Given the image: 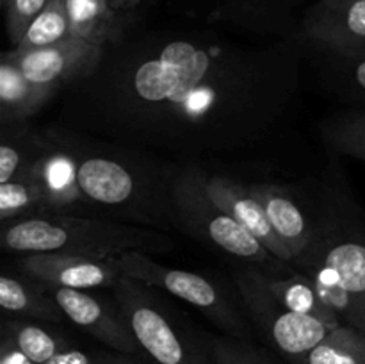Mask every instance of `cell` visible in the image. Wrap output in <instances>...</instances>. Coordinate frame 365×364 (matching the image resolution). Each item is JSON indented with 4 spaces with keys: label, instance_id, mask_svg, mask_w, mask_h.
Here are the masks:
<instances>
[{
    "label": "cell",
    "instance_id": "30",
    "mask_svg": "<svg viewBox=\"0 0 365 364\" xmlns=\"http://www.w3.org/2000/svg\"><path fill=\"white\" fill-rule=\"evenodd\" d=\"M46 364H96V363L93 360L91 355H88V353L81 352V350H77L71 346V348L64 350L63 353L56 355L52 360H48Z\"/></svg>",
    "mask_w": 365,
    "mask_h": 364
},
{
    "label": "cell",
    "instance_id": "21",
    "mask_svg": "<svg viewBox=\"0 0 365 364\" xmlns=\"http://www.w3.org/2000/svg\"><path fill=\"white\" fill-rule=\"evenodd\" d=\"M324 143L342 156L365 161V109H344L323 120Z\"/></svg>",
    "mask_w": 365,
    "mask_h": 364
},
{
    "label": "cell",
    "instance_id": "16",
    "mask_svg": "<svg viewBox=\"0 0 365 364\" xmlns=\"http://www.w3.org/2000/svg\"><path fill=\"white\" fill-rule=\"evenodd\" d=\"M75 38L100 46L123 41L134 24V14L118 11L107 0H66Z\"/></svg>",
    "mask_w": 365,
    "mask_h": 364
},
{
    "label": "cell",
    "instance_id": "7",
    "mask_svg": "<svg viewBox=\"0 0 365 364\" xmlns=\"http://www.w3.org/2000/svg\"><path fill=\"white\" fill-rule=\"evenodd\" d=\"M116 263L123 277L134 278L159 291L177 296L189 305L202 310L225 334L248 339V327L245 325V318L216 282L192 271L164 266V264L155 263L152 256L139 250L116 257Z\"/></svg>",
    "mask_w": 365,
    "mask_h": 364
},
{
    "label": "cell",
    "instance_id": "25",
    "mask_svg": "<svg viewBox=\"0 0 365 364\" xmlns=\"http://www.w3.org/2000/svg\"><path fill=\"white\" fill-rule=\"evenodd\" d=\"M46 213L45 196L29 175L0 184V220L2 223L18 218Z\"/></svg>",
    "mask_w": 365,
    "mask_h": 364
},
{
    "label": "cell",
    "instance_id": "28",
    "mask_svg": "<svg viewBox=\"0 0 365 364\" xmlns=\"http://www.w3.org/2000/svg\"><path fill=\"white\" fill-rule=\"evenodd\" d=\"M50 0H0L6 11L7 36L11 45L18 46L32 21L48 6Z\"/></svg>",
    "mask_w": 365,
    "mask_h": 364
},
{
    "label": "cell",
    "instance_id": "14",
    "mask_svg": "<svg viewBox=\"0 0 365 364\" xmlns=\"http://www.w3.org/2000/svg\"><path fill=\"white\" fill-rule=\"evenodd\" d=\"M205 189L210 198L223 207L239 225L262 243L277 259L292 264V253L277 234L260 200L253 195L250 184L232 181L221 175H205Z\"/></svg>",
    "mask_w": 365,
    "mask_h": 364
},
{
    "label": "cell",
    "instance_id": "9",
    "mask_svg": "<svg viewBox=\"0 0 365 364\" xmlns=\"http://www.w3.org/2000/svg\"><path fill=\"white\" fill-rule=\"evenodd\" d=\"M103 52V46L81 38H70L31 52L11 50L6 56L32 84L56 96L66 86L89 77L102 63Z\"/></svg>",
    "mask_w": 365,
    "mask_h": 364
},
{
    "label": "cell",
    "instance_id": "26",
    "mask_svg": "<svg viewBox=\"0 0 365 364\" xmlns=\"http://www.w3.org/2000/svg\"><path fill=\"white\" fill-rule=\"evenodd\" d=\"M328 82L341 89L342 95L353 96L365 103V56H337L327 52Z\"/></svg>",
    "mask_w": 365,
    "mask_h": 364
},
{
    "label": "cell",
    "instance_id": "8",
    "mask_svg": "<svg viewBox=\"0 0 365 364\" xmlns=\"http://www.w3.org/2000/svg\"><path fill=\"white\" fill-rule=\"evenodd\" d=\"M234 280L250 318L273 348L287 359L289 364H307L310 352L331 330L330 325L282 305L257 280L252 268H241L235 271Z\"/></svg>",
    "mask_w": 365,
    "mask_h": 364
},
{
    "label": "cell",
    "instance_id": "1",
    "mask_svg": "<svg viewBox=\"0 0 365 364\" xmlns=\"http://www.w3.org/2000/svg\"><path fill=\"white\" fill-rule=\"evenodd\" d=\"M57 96L71 132L195 164L257 153L285 132L302 96V56L285 41L127 36Z\"/></svg>",
    "mask_w": 365,
    "mask_h": 364
},
{
    "label": "cell",
    "instance_id": "11",
    "mask_svg": "<svg viewBox=\"0 0 365 364\" xmlns=\"http://www.w3.org/2000/svg\"><path fill=\"white\" fill-rule=\"evenodd\" d=\"M46 288L71 323L88 332L96 341L109 346L110 350L145 359L141 346L135 341L113 296L102 298L95 293L82 291V289L56 288V285H46Z\"/></svg>",
    "mask_w": 365,
    "mask_h": 364
},
{
    "label": "cell",
    "instance_id": "31",
    "mask_svg": "<svg viewBox=\"0 0 365 364\" xmlns=\"http://www.w3.org/2000/svg\"><path fill=\"white\" fill-rule=\"evenodd\" d=\"M107 2H109L113 7H116L118 11H123V13L138 16L139 7H141L146 0H107Z\"/></svg>",
    "mask_w": 365,
    "mask_h": 364
},
{
    "label": "cell",
    "instance_id": "12",
    "mask_svg": "<svg viewBox=\"0 0 365 364\" xmlns=\"http://www.w3.org/2000/svg\"><path fill=\"white\" fill-rule=\"evenodd\" d=\"M299 32L327 52L365 56V0H316Z\"/></svg>",
    "mask_w": 365,
    "mask_h": 364
},
{
    "label": "cell",
    "instance_id": "13",
    "mask_svg": "<svg viewBox=\"0 0 365 364\" xmlns=\"http://www.w3.org/2000/svg\"><path fill=\"white\" fill-rule=\"evenodd\" d=\"M20 273L34 278L45 285L91 291L113 289L123 278L114 259L66 256V253H31L18 259Z\"/></svg>",
    "mask_w": 365,
    "mask_h": 364
},
{
    "label": "cell",
    "instance_id": "2",
    "mask_svg": "<svg viewBox=\"0 0 365 364\" xmlns=\"http://www.w3.org/2000/svg\"><path fill=\"white\" fill-rule=\"evenodd\" d=\"M77 156L78 186L93 207L110 211L132 225L164 231L177 228L171 178L145 152L70 132Z\"/></svg>",
    "mask_w": 365,
    "mask_h": 364
},
{
    "label": "cell",
    "instance_id": "17",
    "mask_svg": "<svg viewBox=\"0 0 365 364\" xmlns=\"http://www.w3.org/2000/svg\"><path fill=\"white\" fill-rule=\"evenodd\" d=\"M252 271L257 280L287 309L317 318L323 323L330 325L331 328L341 325L337 314L319 296L312 278L303 271H291V275L271 273L259 268H252Z\"/></svg>",
    "mask_w": 365,
    "mask_h": 364
},
{
    "label": "cell",
    "instance_id": "4",
    "mask_svg": "<svg viewBox=\"0 0 365 364\" xmlns=\"http://www.w3.org/2000/svg\"><path fill=\"white\" fill-rule=\"evenodd\" d=\"M113 298L150 364H216L210 339H203L159 289L123 277Z\"/></svg>",
    "mask_w": 365,
    "mask_h": 364
},
{
    "label": "cell",
    "instance_id": "27",
    "mask_svg": "<svg viewBox=\"0 0 365 364\" xmlns=\"http://www.w3.org/2000/svg\"><path fill=\"white\" fill-rule=\"evenodd\" d=\"M214 363L216 364H274L267 352L257 348L248 339L235 335H210Z\"/></svg>",
    "mask_w": 365,
    "mask_h": 364
},
{
    "label": "cell",
    "instance_id": "15",
    "mask_svg": "<svg viewBox=\"0 0 365 364\" xmlns=\"http://www.w3.org/2000/svg\"><path fill=\"white\" fill-rule=\"evenodd\" d=\"M253 195L260 200L266 209L271 225L280 236L282 241L289 246L292 253V263L298 259L314 238V218H309L302 206L289 195L287 189L271 182H255L250 184Z\"/></svg>",
    "mask_w": 365,
    "mask_h": 364
},
{
    "label": "cell",
    "instance_id": "32",
    "mask_svg": "<svg viewBox=\"0 0 365 364\" xmlns=\"http://www.w3.org/2000/svg\"><path fill=\"white\" fill-rule=\"evenodd\" d=\"M2 364H32L20 350L16 348L14 345H11V352L7 350V346L4 348V357H2Z\"/></svg>",
    "mask_w": 365,
    "mask_h": 364
},
{
    "label": "cell",
    "instance_id": "22",
    "mask_svg": "<svg viewBox=\"0 0 365 364\" xmlns=\"http://www.w3.org/2000/svg\"><path fill=\"white\" fill-rule=\"evenodd\" d=\"M70 38H75V36L73 29H71L66 0H50L48 6L38 14V18L32 21L31 27L21 38V41L13 50L31 52V50L57 45V43L66 41Z\"/></svg>",
    "mask_w": 365,
    "mask_h": 364
},
{
    "label": "cell",
    "instance_id": "20",
    "mask_svg": "<svg viewBox=\"0 0 365 364\" xmlns=\"http://www.w3.org/2000/svg\"><path fill=\"white\" fill-rule=\"evenodd\" d=\"M0 141V184L29 175L45 146V132L18 123L2 125Z\"/></svg>",
    "mask_w": 365,
    "mask_h": 364
},
{
    "label": "cell",
    "instance_id": "6",
    "mask_svg": "<svg viewBox=\"0 0 365 364\" xmlns=\"http://www.w3.org/2000/svg\"><path fill=\"white\" fill-rule=\"evenodd\" d=\"M314 238L294 259V266L309 277L337 282L346 291L365 300V232L328 202L314 218Z\"/></svg>",
    "mask_w": 365,
    "mask_h": 364
},
{
    "label": "cell",
    "instance_id": "5",
    "mask_svg": "<svg viewBox=\"0 0 365 364\" xmlns=\"http://www.w3.org/2000/svg\"><path fill=\"white\" fill-rule=\"evenodd\" d=\"M205 175L198 164H184L180 170L173 171L171 196L177 228L209 248L255 264L259 270L284 273L289 263L277 259L210 198L205 189Z\"/></svg>",
    "mask_w": 365,
    "mask_h": 364
},
{
    "label": "cell",
    "instance_id": "10",
    "mask_svg": "<svg viewBox=\"0 0 365 364\" xmlns=\"http://www.w3.org/2000/svg\"><path fill=\"white\" fill-rule=\"evenodd\" d=\"M77 168L70 132L61 128L45 131V146L32 164L29 177L41 189L46 213H66L75 207H93L78 186Z\"/></svg>",
    "mask_w": 365,
    "mask_h": 364
},
{
    "label": "cell",
    "instance_id": "18",
    "mask_svg": "<svg viewBox=\"0 0 365 364\" xmlns=\"http://www.w3.org/2000/svg\"><path fill=\"white\" fill-rule=\"evenodd\" d=\"M0 307L6 313L52 323H59L66 318L48 288L24 273H4L0 277Z\"/></svg>",
    "mask_w": 365,
    "mask_h": 364
},
{
    "label": "cell",
    "instance_id": "24",
    "mask_svg": "<svg viewBox=\"0 0 365 364\" xmlns=\"http://www.w3.org/2000/svg\"><path fill=\"white\" fill-rule=\"evenodd\" d=\"M307 364H365V334L349 325H337L310 352Z\"/></svg>",
    "mask_w": 365,
    "mask_h": 364
},
{
    "label": "cell",
    "instance_id": "19",
    "mask_svg": "<svg viewBox=\"0 0 365 364\" xmlns=\"http://www.w3.org/2000/svg\"><path fill=\"white\" fill-rule=\"evenodd\" d=\"M52 96V93L32 84L4 54L0 61V125L27 120Z\"/></svg>",
    "mask_w": 365,
    "mask_h": 364
},
{
    "label": "cell",
    "instance_id": "3",
    "mask_svg": "<svg viewBox=\"0 0 365 364\" xmlns=\"http://www.w3.org/2000/svg\"><path fill=\"white\" fill-rule=\"evenodd\" d=\"M2 248L16 256L66 253L114 259L127 252L168 253L173 241L164 231L109 218L43 213L2 223Z\"/></svg>",
    "mask_w": 365,
    "mask_h": 364
},
{
    "label": "cell",
    "instance_id": "29",
    "mask_svg": "<svg viewBox=\"0 0 365 364\" xmlns=\"http://www.w3.org/2000/svg\"><path fill=\"white\" fill-rule=\"evenodd\" d=\"M91 357L96 364H150L148 360L143 363L141 357L116 352V350H96L91 353Z\"/></svg>",
    "mask_w": 365,
    "mask_h": 364
},
{
    "label": "cell",
    "instance_id": "23",
    "mask_svg": "<svg viewBox=\"0 0 365 364\" xmlns=\"http://www.w3.org/2000/svg\"><path fill=\"white\" fill-rule=\"evenodd\" d=\"M6 334L9 335L11 345L16 346L32 364H46L64 350L71 348L63 335L29 321H11Z\"/></svg>",
    "mask_w": 365,
    "mask_h": 364
}]
</instances>
